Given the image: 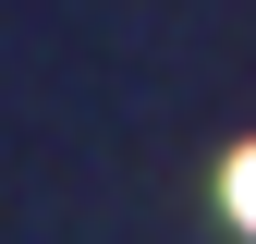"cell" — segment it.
<instances>
[{
    "label": "cell",
    "mask_w": 256,
    "mask_h": 244,
    "mask_svg": "<svg viewBox=\"0 0 256 244\" xmlns=\"http://www.w3.org/2000/svg\"><path fill=\"white\" fill-rule=\"evenodd\" d=\"M220 208H232V220L256 232V146H232V171H220Z\"/></svg>",
    "instance_id": "obj_1"
}]
</instances>
